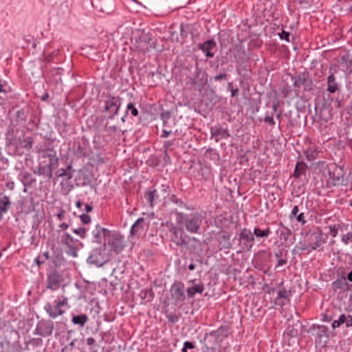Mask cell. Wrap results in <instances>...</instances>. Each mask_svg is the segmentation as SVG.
Returning a JSON list of instances; mask_svg holds the SVG:
<instances>
[{
  "mask_svg": "<svg viewBox=\"0 0 352 352\" xmlns=\"http://www.w3.org/2000/svg\"><path fill=\"white\" fill-rule=\"evenodd\" d=\"M303 219H304V214L302 213V214H301V215H299L298 217V220L299 222H303Z\"/></svg>",
  "mask_w": 352,
  "mask_h": 352,
  "instance_id": "cell-17",
  "label": "cell"
},
{
  "mask_svg": "<svg viewBox=\"0 0 352 352\" xmlns=\"http://www.w3.org/2000/svg\"><path fill=\"white\" fill-rule=\"evenodd\" d=\"M254 234H255L258 237H266L269 235V230H260L259 228L254 229Z\"/></svg>",
  "mask_w": 352,
  "mask_h": 352,
  "instance_id": "cell-9",
  "label": "cell"
},
{
  "mask_svg": "<svg viewBox=\"0 0 352 352\" xmlns=\"http://www.w3.org/2000/svg\"><path fill=\"white\" fill-rule=\"evenodd\" d=\"M279 36L282 40L290 41V33L283 31L281 34H279Z\"/></svg>",
  "mask_w": 352,
  "mask_h": 352,
  "instance_id": "cell-12",
  "label": "cell"
},
{
  "mask_svg": "<svg viewBox=\"0 0 352 352\" xmlns=\"http://www.w3.org/2000/svg\"><path fill=\"white\" fill-rule=\"evenodd\" d=\"M347 327H350L352 325V317L351 316H348L347 319Z\"/></svg>",
  "mask_w": 352,
  "mask_h": 352,
  "instance_id": "cell-15",
  "label": "cell"
},
{
  "mask_svg": "<svg viewBox=\"0 0 352 352\" xmlns=\"http://www.w3.org/2000/svg\"><path fill=\"white\" fill-rule=\"evenodd\" d=\"M307 169H308V166L305 163L303 162H298L297 163L295 166L294 172V177L297 178V177H301L303 174H305Z\"/></svg>",
  "mask_w": 352,
  "mask_h": 352,
  "instance_id": "cell-3",
  "label": "cell"
},
{
  "mask_svg": "<svg viewBox=\"0 0 352 352\" xmlns=\"http://www.w3.org/2000/svg\"><path fill=\"white\" fill-rule=\"evenodd\" d=\"M81 219L84 223H88V222H89L90 218H89V216L86 215H83V216H81Z\"/></svg>",
  "mask_w": 352,
  "mask_h": 352,
  "instance_id": "cell-14",
  "label": "cell"
},
{
  "mask_svg": "<svg viewBox=\"0 0 352 352\" xmlns=\"http://www.w3.org/2000/svg\"><path fill=\"white\" fill-rule=\"evenodd\" d=\"M338 89V85L335 81V78L333 75L328 77V91L331 93H334Z\"/></svg>",
  "mask_w": 352,
  "mask_h": 352,
  "instance_id": "cell-6",
  "label": "cell"
},
{
  "mask_svg": "<svg viewBox=\"0 0 352 352\" xmlns=\"http://www.w3.org/2000/svg\"><path fill=\"white\" fill-rule=\"evenodd\" d=\"M215 47V43L213 41H208L207 42H205L204 44H202L200 46L202 50L203 51L206 55L208 57H212L213 56V53L212 52V50L214 49Z\"/></svg>",
  "mask_w": 352,
  "mask_h": 352,
  "instance_id": "cell-2",
  "label": "cell"
},
{
  "mask_svg": "<svg viewBox=\"0 0 352 352\" xmlns=\"http://www.w3.org/2000/svg\"><path fill=\"white\" fill-rule=\"evenodd\" d=\"M131 112H132V114L134 115V116H137L138 114V111L136 110V109H135V108L134 107H133V106H132Z\"/></svg>",
  "mask_w": 352,
  "mask_h": 352,
  "instance_id": "cell-16",
  "label": "cell"
},
{
  "mask_svg": "<svg viewBox=\"0 0 352 352\" xmlns=\"http://www.w3.org/2000/svg\"><path fill=\"white\" fill-rule=\"evenodd\" d=\"M298 208H297V207H295V208H294L293 211H292V213H293V214H295V213H296V212H298Z\"/></svg>",
  "mask_w": 352,
  "mask_h": 352,
  "instance_id": "cell-19",
  "label": "cell"
},
{
  "mask_svg": "<svg viewBox=\"0 0 352 352\" xmlns=\"http://www.w3.org/2000/svg\"><path fill=\"white\" fill-rule=\"evenodd\" d=\"M348 279H349V281L352 282V272H351V273H349V274H348Z\"/></svg>",
  "mask_w": 352,
  "mask_h": 352,
  "instance_id": "cell-18",
  "label": "cell"
},
{
  "mask_svg": "<svg viewBox=\"0 0 352 352\" xmlns=\"http://www.w3.org/2000/svg\"><path fill=\"white\" fill-rule=\"evenodd\" d=\"M204 290V287L202 285H196L193 287H191L187 290V293L189 297H192L194 295L198 293H202Z\"/></svg>",
  "mask_w": 352,
  "mask_h": 352,
  "instance_id": "cell-5",
  "label": "cell"
},
{
  "mask_svg": "<svg viewBox=\"0 0 352 352\" xmlns=\"http://www.w3.org/2000/svg\"><path fill=\"white\" fill-rule=\"evenodd\" d=\"M351 207H352V202H351Z\"/></svg>",
  "mask_w": 352,
  "mask_h": 352,
  "instance_id": "cell-20",
  "label": "cell"
},
{
  "mask_svg": "<svg viewBox=\"0 0 352 352\" xmlns=\"http://www.w3.org/2000/svg\"><path fill=\"white\" fill-rule=\"evenodd\" d=\"M171 294L174 299L177 301L183 300L184 298V286L181 283H176L171 288Z\"/></svg>",
  "mask_w": 352,
  "mask_h": 352,
  "instance_id": "cell-1",
  "label": "cell"
},
{
  "mask_svg": "<svg viewBox=\"0 0 352 352\" xmlns=\"http://www.w3.org/2000/svg\"><path fill=\"white\" fill-rule=\"evenodd\" d=\"M240 240L242 241L246 242V243H253V235L251 234V232H249V231H243V232H242L241 233V235H240Z\"/></svg>",
  "mask_w": 352,
  "mask_h": 352,
  "instance_id": "cell-7",
  "label": "cell"
},
{
  "mask_svg": "<svg viewBox=\"0 0 352 352\" xmlns=\"http://www.w3.org/2000/svg\"><path fill=\"white\" fill-rule=\"evenodd\" d=\"M347 318L344 315L340 316L339 320H336V321H335L333 323V325H332L333 327H334V328H336V327H340L341 325H343V323H344L347 321Z\"/></svg>",
  "mask_w": 352,
  "mask_h": 352,
  "instance_id": "cell-10",
  "label": "cell"
},
{
  "mask_svg": "<svg viewBox=\"0 0 352 352\" xmlns=\"http://www.w3.org/2000/svg\"><path fill=\"white\" fill-rule=\"evenodd\" d=\"M10 206V201L8 199V197H4L2 198V212H5L7 211V209Z\"/></svg>",
  "mask_w": 352,
  "mask_h": 352,
  "instance_id": "cell-11",
  "label": "cell"
},
{
  "mask_svg": "<svg viewBox=\"0 0 352 352\" xmlns=\"http://www.w3.org/2000/svg\"><path fill=\"white\" fill-rule=\"evenodd\" d=\"M87 321V316L85 315H79L74 317L73 322L75 324H79V325H83Z\"/></svg>",
  "mask_w": 352,
  "mask_h": 352,
  "instance_id": "cell-8",
  "label": "cell"
},
{
  "mask_svg": "<svg viewBox=\"0 0 352 352\" xmlns=\"http://www.w3.org/2000/svg\"><path fill=\"white\" fill-rule=\"evenodd\" d=\"M186 227L189 231L191 232H195L199 229L200 226L196 219H188L186 223Z\"/></svg>",
  "mask_w": 352,
  "mask_h": 352,
  "instance_id": "cell-4",
  "label": "cell"
},
{
  "mask_svg": "<svg viewBox=\"0 0 352 352\" xmlns=\"http://www.w3.org/2000/svg\"><path fill=\"white\" fill-rule=\"evenodd\" d=\"M193 348H195V346H194V344H193L192 343L186 342L185 343H184V347H183V349H182V351H186L187 349H193Z\"/></svg>",
  "mask_w": 352,
  "mask_h": 352,
  "instance_id": "cell-13",
  "label": "cell"
}]
</instances>
